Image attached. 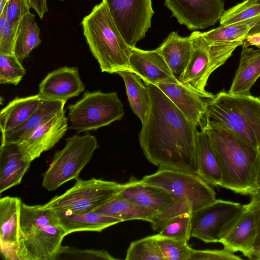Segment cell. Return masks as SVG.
<instances>
[{
	"mask_svg": "<svg viewBox=\"0 0 260 260\" xmlns=\"http://www.w3.org/2000/svg\"><path fill=\"white\" fill-rule=\"evenodd\" d=\"M123 184L101 179H77L75 185L55 196L43 207L57 212L86 213L92 212L119 193Z\"/></svg>",
	"mask_w": 260,
	"mask_h": 260,
	"instance_id": "cell-10",
	"label": "cell"
},
{
	"mask_svg": "<svg viewBox=\"0 0 260 260\" xmlns=\"http://www.w3.org/2000/svg\"><path fill=\"white\" fill-rule=\"evenodd\" d=\"M250 259L260 260V248L253 250Z\"/></svg>",
	"mask_w": 260,
	"mask_h": 260,
	"instance_id": "cell-44",
	"label": "cell"
},
{
	"mask_svg": "<svg viewBox=\"0 0 260 260\" xmlns=\"http://www.w3.org/2000/svg\"><path fill=\"white\" fill-rule=\"evenodd\" d=\"M250 197L249 203L245 206L252 213L255 219L256 235L253 243L254 250L260 248V189L251 193Z\"/></svg>",
	"mask_w": 260,
	"mask_h": 260,
	"instance_id": "cell-41",
	"label": "cell"
},
{
	"mask_svg": "<svg viewBox=\"0 0 260 260\" xmlns=\"http://www.w3.org/2000/svg\"><path fill=\"white\" fill-rule=\"evenodd\" d=\"M81 24L89 49L102 72L132 71L129 60L132 47L124 39L103 1L93 8Z\"/></svg>",
	"mask_w": 260,
	"mask_h": 260,
	"instance_id": "cell-4",
	"label": "cell"
},
{
	"mask_svg": "<svg viewBox=\"0 0 260 260\" xmlns=\"http://www.w3.org/2000/svg\"><path fill=\"white\" fill-rule=\"evenodd\" d=\"M61 1H63V0H61Z\"/></svg>",
	"mask_w": 260,
	"mask_h": 260,
	"instance_id": "cell-50",
	"label": "cell"
},
{
	"mask_svg": "<svg viewBox=\"0 0 260 260\" xmlns=\"http://www.w3.org/2000/svg\"><path fill=\"white\" fill-rule=\"evenodd\" d=\"M197 174L210 185L221 186L223 176L220 165L210 138L201 128L196 142Z\"/></svg>",
	"mask_w": 260,
	"mask_h": 260,
	"instance_id": "cell-22",
	"label": "cell"
},
{
	"mask_svg": "<svg viewBox=\"0 0 260 260\" xmlns=\"http://www.w3.org/2000/svg\"><path fill=\"white\" fill-rule=\"evenodd\" d=\"M9 0H0V14L4 10Z\"/></svg>",
	"mask_w": 260,
	"mask_h": 260,
	"instance_id": "cell-46",
	"label": "cell"
},
{
	"mask_svg": "<svg viewBox=\"0 0 260 260\" xmlns=\"http://www.w3.org/2000/svg\"><path fill=\"white\" fill-rule=\"evenodd\" d=\"M67 235L56 212L43 205L22 204L18 260H55Z\"/></svg>",
	"mask_w": 260,
	"mask_h": 260,
	"instance_id": "cell-3",
	"label": "cell"
},
{
	"mask_svg": "<svg viewBox=\"0 0 260 260\" xmlns=\"http://www.w3.org/2000/svg\"><path fill=\"white\" fill-rule=\"evenodd\" d=\"M178 23L190 30L214 25L224 12L223 0H164Z\"/></svg>",
	"mask_w": 260,
	"mask_h": 260,
	"instance_id": "cell-14",
	"label": "cell"
},
{
	"mask_svg": "<svg viewBox=\"0 0 260 260\" xmlns=\"http://www.w3.org/2000/svg\"><path fill=\"white\" fill-rule=\"evenodd\" d=\"M244 207L239 218L219 243L225 249L232 252L240 251L250 259L253 250L256 224L252 213L245 205Z\"/></svg>",
	"mask_w": 260,
	"mask_h": 260,
	"instance_id": "cell-20",
	"label": "cell"
},
{
	"mask_svg": "<svg viewBox=\"0 0 260 260\" xmlns=\"http://www.w3.org/2000/svg\"><path fill=\"white\" fill-rule=\"evenodd\" d=\"M142 180L176 197V202L169 209L173 216L193 213L216 200V192L210 185L198 174L186 170L161 165Z\"/></svg>",
	"mask_w": 260,
	"mask_h": 260,
	"instance_id": "cell-6",
	"label": "cell"
},
{
	"mask_svg": "<svg viewBox=\"0 0 260 260\" xmlns=\"http://www.w3.org/2000/svg\"><path fill=\"white\" fill-rule=\"evenodd\" d=\"M258 189H260V174H259V176L258 180Z\"/></svg>",
	"mask_w": 260,
	"mask_h": 260,
	"instance_id": "cell-47",
	"label": "cell"
},
{
	"mask_svg": "<svg viewBox=\"0 0 260 260\" xmlns=\"http://www.w3.org/2000/svg\"><path fill=\"white\" fill-rule=\"evenodd\" d=\"M40 32L35 15L29 12L24 15L18 26L14 49V55L21 62L41 44Z\"/></svg>",
	"mask_w": 260,
	"mask_h": 260,
	"instance_id": "cell-30",
	"label": "cell"
},
{
	"mask_svg": "<svg viewBox=\"0 0 260 260\" xmlns=\"http://www.w3.org/2000/svg\"><path fill=\"white\" fill-rule=\"evenodd\" d=\"M242 258L233 252L223 249H193L190 260H240Z\"/></svg>",
	"mask_w": 260,
	"mask_h": 260,
	"instance_id": "cell-40",
	"label": "cell"
},
{
	"mask_svg": "<svg viewBox=\"0 0 260 260\" xmlns=\"http://www.w3.org/2000/svg\"><path fill=\"white\" fill-rule=\"evenodd\" d=\"M6 15V6L0 14V54H14V49L18 28Z\"/></svg>",
	"mask_w": 260,
	"mask_h": 260,
	"instance_id": "cell-38",
	"label": "cell"
},
{
	"mask_svg": "<svg viewBox=\"0 0 260 260\" xmlns=\"http://www.w3.org/2000/svg\"><path fill=\"white\" fill-rule=\"evenodd\" d=\"M192 49L189 36L183 37L173 31L156 50L163 57L173 74L179 79L187 66Z\"/></svg>",
	"mask_w": 260,
	"mask_h": 260,
	"instance_id": "cell-24",
	"label": "cell"
},
{
	"mask_svg": "<svg viewBox=\"0 0 260 260\" xmlns=\"http://www.w3.org/2000/svg\"><path fill=\"white\" fill-rule=\"evenodd\" d=\"M259 151H260V146H259Z\"/></svg>",
	"mask_w": 260,
	"mask_h": 260,
	"instance_id": "cell-48",
	"label": "cell"
},
{
	"mask_svg": "<svg viewBox=\"0 0 260 260\" xmlns=\"http://www.w3.org/2000/svg\"><path fill=\"white\" fill-rule=\"evenodd\" d=\"M244 209L239 203L216 199L193 212L191 237L205 243L220 242Z\"/></svg>",
	"mask_w": 260,
	"mask_h": 260,
	"instance_id": "cell-11",
	"label": "cell"
},
{
	"mask_svg": "<svg viewBox=\"0 0 260 260\" xmlns=\"http://www.w3.org/2000/svg\"><path fill=\"white\" fill-rule=\"evenodd\" d=\"M260 21V16L252 19L220 26L202 32L203 39L210 44L240 43L244 40L250 29Z\"/></svg>",
	"mask_w": 260,
	"mask_h": 260,
	"instance_id": "cell-31",
	"label": "cell"
},
{
	"mask_svg": "<svg viewBox=\"0 0 260 260\" xmlns=\"http://www.w3.org/2000/svg\"><path fill=\"white\" fill-rule=\"evenodd\" d=\"M260 16V2L257 0H244L224 11L220 18L221 25L248 20Z\"/></svg>",
	"mask_w": 260,
	"mask_h": 260,
	"instance_id": "cell-33",
	"label": "cell"
},
{
	"mask_svg": "<svg viewBox=\"0 0 260 260\" xmlns=\"http://www.w3.org/2000/svg\"><path fill=\"white\" fill-rule=\"evenodd\" d=\"M18 197L0 199V252L6 260H18V241L22 206Z\"/></svg>",
	"mask_w": 260,
	"mask_h": 260,
	"instance_id": "cell-17",
	"label": "cell"
},
{
	"mask_svg": "<svg viewBox=\"0 0 260 260\" xmlns=\"http://www.w3.org/2000/svg\"><path fill=\"white\" fill-rule=\"evenodd\" d=\"M6 15L13 24L18 25L20 21L31 8L28 0H9L6 5Z\"/></svg>",
	"mask_w": 260,
	"mask_h": 260,
	"instance_id": "cell-39",
	"label": "cell"
},
{
	"mask_svg": "<svg viewBox=\"0 0 260 260\" xmlns=\"http://www.w3.org/2000/svg\"><path fill=\"white\" fill-rule=\"evenodd\" d=\"M260 32V21L255 25L250 30L248 34Z\"/></svg>",
	"mask_w": 260,
	"mask_h": 260,
	"instance_id": "cell-45",
	"label": "cell"
},
{
	"mask_svg": "<svg viewBox=\"0 0 260 260\" xmlns=\"http://www.w3.org/2000/svg\"><path fill=\"white\" fill-rule=\"evenodd\" d=\"M145 84L149 90L150 105L139 134L145 156L156 167L168 166L198 174V126L189 121L158 86Z\"/></svg>",
	"mask_w": 260,
	"mask_h": 260,
	"instance_id": "cell-1",
	"label": "cell"
},
{
	"mask_svg": "<svg viewBox=\"0 0 260 260\" xmlns=\"http://www.w3.org/2000/svg\"><path fill=\"white\" fill-rule=\"evenodd\" d=\"M160 249L166 260H190L193 249L183 239L164 237L156 234Z\"/></svg>",
	"mask_w": 260,
	"mask_h": 260,
	"instance_id": "cell-34",
	"label": "cell"
},
{
	"mask_svg": "<svg viewBox=\"0 0 260 260\" xmlns=\"http://www.w3.org/2000/svg\"><path fill=\"white\" fill-rule=\"evenodd\" d=\"M78 68L63 67L48 73L39 84L42 99L67 102L85 89Z\"/></svg>",
	"mask_w": 260,
	"mask_h": 260,
	"instance_id": "cell-16",
	"label": "cell"
},
{
	"mask_svg": "<svg viewBox=\"0 0 260 260\" xmlns=\"http://www.w3.org/2000/svg\"><path fill=\"white\" fill-rule=\"evenodd\" d=\"M25 74L21 62L14 54H0V84L17 85Z\"/></svg>",
	"mask_w": 260,
	"mask_h": 260,
	"instance_id": "cell-35",
	"label": "cell"
},
{
	"mask_svg": "<svg viewBox=\"0 0 260 260\" xmlns=\"http://www.w3.org/2000/svg\"><path fill=\"white\" fill-rule=\"evenodd\" d=\"M126 260H166L160 249L156 235L132 242L128 246Z\"/></svg>",
	"mask_w": 260,
	"mask_h": 260,
	"instance_id": "cell-32",
	"label": "cell"
},
{
	"mask_svg": "<svg viewBox=\"0 0 260 260\" xmlns=\"http://www.w3.org/2000/svg\"><path fill=\"white\" fill-rule=\"evenodd\" d=\"M93 211L117 218L121 222L140 220L151 223L157 214L153 210L126 199L120 192Z\"/></svg>",
	"mask_w": 260,
	"mask_h": 260,
	"instance_id": "cell-25",
	"label": "cell"
},
{
	"mask_svg": "<svg viewBox=\"0 0 260 260\" xmlns=\"http://www.w3.org/2000/svg\"><path fill=\"white\" fill-rule=\"evenodd\" d=\"M42 100L38 93L14 99L1 111V132L10 131L23 123L36 110Z\"/></svg>",
	"mask_w": 260,
	"mask_h": 260,
	"instance_id": "cell-27",
	"label": "cell"
},
{
	"mask_svg": "<svg viewBox=\"0 0 260 260\" xmlns=\"http://www.w3.org/2000/svg\"><path fill=\"white\" fill-rule=\"evenodd\" d=\"M56 212L60 224L67 235L81 231L101 232L110 226L121 222L117 218L100 214L94 211L86 213Z\"/></svg>",
	"mask_w": 260,
	"mask_h": 260,
	"instance_id": "cell-26",
	"label": "cell"
},
{
	"mask_svg": "<svg viewBox=\"0 0 260 260\" xmlns=\"http://www.w3.org/2000/svg\"><path fill=\"white\" fill-rule=\"evenodd\" d=\"M191 122L201 125L207 109L202 94L182 84L162 83L157 85Z\"/></svg>",
	"mask_w": 260,
	"mask_h": 260,
	"instance_id": "cell-19",
	"label": "cell"
},
{
	"mask_svg": "<svg viewBox=\"0 0 260 260\" xmlns=\"http://www.w3.org/2000/svg\"><path fill=\"white\" fill-rule=\"evenodd\" d=\"M259 2H260V0H257Z\"/></svg>",
	"mask_w": 260,
	"mask_h": 260,
	"instance_id": "cell-49",
	"label": "cell"
},
{
	"mask_svg": "<svg viewBox=\"0 0 260 260\" xmlns=\"http://www.w3.org/2000/svg\"><path fill=\"white\" fill-rule=\"evenodd\" d=\"M222 170L221 187L241 194L258 189L260 151L224 126L204 122Z\"/></svg>",
	"mask_w": 260,
	"mask_h": 260,
	"instance_id": "cell-2",
	"label": "cell"
},
{
	"mask_svg": "<svg viewBox=\"0 0 260 260\" xmlns=\"http://www.w3.org/2000/svg\"><path fill=\"white\" fill-rule=\"evenodd\" d=\"M31 8L37 13L40 19L48 11L47 0H28Z\"/></svg>",
	"mask_w": 260,
	"mask_h": 260,
	"instance_id": "cell-42",
	"label": "cell"
},
{
	"mask_svg": "<svg viewBox=\"0 0 260 260\" xmlns=\"http://www.w3.org/2000/svg\"><path fill=\"white\" fill-rule=\"evenodd\" d=\"M260 77V49L244 44L238 68L229 92L234 94H250V90Z\"/></svg>",
	"mask_w": 260,
	"mask_h": 260,
	"instance_id": "cell-23",
	"label": "cell"
},
{
	"mask_svg": "<svg viewBox=\"0 0 260 260\" xmlns=\"http://www.w3.org/2000/svg\"><path fill=\"white\" fill-rule=\"evenodd\" d=\"M117 74L123 79L132 110L142 123L147 116L150 105L147 86L142 82L139 75L132 71L122 70Z\"/></svg>",
	"mask_w": 260,
	"mask_h": 260,
	"instance_id": "cell-29",
	"label": "cell"
},
{
	"mask_svg": "<svg viewBox=\"0 0 260 260\" xmlns=\"http://www.w3.org/2000/svg\"><path fill=\"white\" fill-rule=\"evenodd\" d=\"M244 44L248 46H255L260 49V32L248 34L245 40Z\"/></svg>",
	"mask_w": 260,
	"mask_h": 260,
	"instance_id": "cell-43",
	"label": "cell"
},
{
	"mask_svg": "<svg viewBox=\"0 0 260 260\" xmlns=\"http://www.w3.org/2000/svg\"><path fill=\"white\" fill-rule=\"evenodd\" d=\"M58 259H117L104 249H80L62 245L60 246L55 258Z\"/></svg>",
	"mask_w": 260,
	"mask_h": 260,
	"instance_id": "cell-37",
	"label": "cell"
},
{
	"mask_svg": "<svg viewBox=\"0 0 260 260\" xmlns=\"http://www.w3.org/2000/svg\"><path fill=\"white\" fill-rule=\"evenodd\" d=\"M70 128L78 133L96 130L120 120L124 106L116 92L86 91L82 97L68 106Z\"/></svg>",
	"mask_w": 260,
	"mask_h": 260,
	"instance_id": "cell-9",
	"label": "cell"
},
{
	"mask_svg": "<svg viewBox=\"0 0 260 260\" xmlns=\"http://www.w3.org/2000/svg\"><path fill=\"white\" fill-rule=\"evenodd\" d=\"M66 102L42 99L34 113L23 123L14 128L1 132V144L17 143L45 119L63 109Z\"/></svg>",
	"mask_w": 260,
	"mask_h": 260,
	"instance_id": "cell-28",
	"label": "cell"
},
{
	"mask_svg": "<svg viewBox=\"0 0 260 260\" xmlns=\"http://www.w3.org/2000/svg\"><path fill=\"white\" fill-rule=\"evenodd\" d=\"M129 64L132 72L139 75L144 83L157 86L179 82L156 49L144 50L132 47Z\"/></svg>",
	"mask_w": 260,
	"mask_h": 260,
	"instance_id": "cell-15",
	"label": "cell"
},
{
	"mask_svg": "<svg viewBox=\"0 0 260 260\" xmlns=\"http://www.w3.org/2000/svg\"><path fill=\"white\" fill-rule=\"evenodd\" d=\"M127 44L135 47L151 27L152 0H103Z\"/></svg>",
	"mask_w": 260,
	"mask_h": 260,
	"instance_id": "cell-12",
	"label": "cell"
},
{
	"mask_svg": "<svg viewBox=\"0 0 260 260\" xmlns=\"http://www.w3.org/2000/svg\"><path fill=\"white\" fill-rule=\"evenodd\" d=\"M192 49L187 66L179 81L210 100L215 95L205 90L211 74L223 65L234 50L243 44L240 43L210 44L203 38L202 32L193 31L190 35Z\"/></svg>",
	"mask_w": 260,
	"mask_h": 260,
	"instance_id": "cell-7",
	"label": "cell"
},
{
	"mask_svg": "<svg viewBox=\"0 0 260 260\" xmlns=\"http://www.w3.org/2000/svg\"><path fill=\"white\" fill-rule=\"evenodd\" d=\"M120 193L126 199L157 213L168 209L177 201L175 197L164 189L134 177L123 184Z\"/></svg>",
	"mask_w": 260,
	"mask_h": 260,
	"instance_id": "cell-18",
	"label": "cell"
},
{
	"mask_svg": "<svg viewBox=\"0 0 260 260\" xmlns=\"http://www.w3.org/2000/svg\"><path fill=\"white\" fill-rule=\"evenodd\" d=\"M64 148L55 152L50 166L43 175L42 186L54 191L67 182L78 178L99 148L96 137L86 133L66 140Z\"/></svg>",
	"mask_w": 260,
	"mask_h": 260,
	"instance_id": "cell-8",
	"label": "cell"
},
{
	"mask_svg": "<svg viewBox=\"0 0 260 260\" xmlns=\"http://www.w3.org/2000/svg\"><path fill=\"white\" fill-rule=\"evenodd\" d=\"M204 119L224 126L259 149L260 98L220 91L207 102Z\"/></svg>",
	"mask_w": 260,
	"mask_h": 260,
	"instance_id": "cell-5",
	"label": "cell"
},
{
	"mask_svg": "<svg viewBox=\"0 0 260 260\" xmlns=\"http://www.w3.org/2000/svg\"><path fill=\"white\" fill-rule=\"evenodd\" d=\"M30 164L23 159L17 143L1 144L0 193L19 184Z\"/></svg>",
	"mask_w": 260,
	"mask_h": 260,
	"instance_id": "cell-21",
	"label": "cell"
},
{
	"mask_svg": "<svg viewBox=\"0 0 260 260\" xmlns=\"http://www.w3.org/2000/svg\"><path fill=\"white\" fill-rule=\"evenodd\" d=\"M68 118L64 109L45 119L17 143L22 157L31 163L44 151L50 150L64 136Z\"/></svg>",
	"mask_w": 260,
	"mask_h": 260,
	"instance_id": "cell-13",
	"label": "cell"
},
{
	"mask_svg": "<svg viewBox=\"0 0 260 260\" xmlns=\"http://www.w3.org/2000/svg\"><path fill=\"white\" fill-rule=\"evenodd\" d=\"M192 214V212L185 213L170 220L159 231L157 235L188 241L191 238Z\"/></svg>",
	"mask_w": 260,
	"mask_h": 260,
	"instance_id": "cell-36",
	"label": "cell"
}]
</instances>
